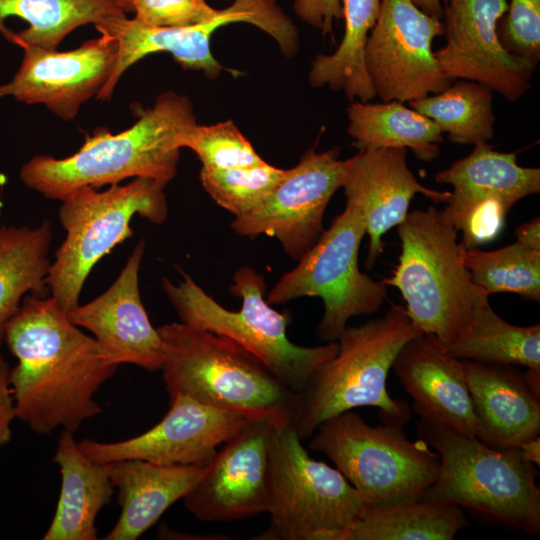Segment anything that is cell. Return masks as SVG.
<instances>
[{"label":"cell","mask_w":540,"mask_h":540,"mask_svg":"<svg viewBox=\"0 0 540 540\" xmlns=\"http://www.w3.org/2000/svg\"><path fill=\"white\" fill-rule=\"evenodd\" d=\"M3 341L17 359L9 374L16 418L33 432L74 433L101 412L95 395L120 364L52 296H25Z\"/></svg>","instance_id":"obj_1"},{"label":"cell","mask_w":540,"mask_h":540,"mask_svg":"<svg viewBox=\"0 0 540 540\" xmlns=\"http://www.w3.org/2000/svg\"><path fill=\"white\" fill-rule=\"evenodd\" d=\"M195 124L191 101L164 92L130 128L115 135L98 128L73 155L34 156L19 175L27 187L55 200L82 187L110 186L127 178L147 177L166 186L177 173L180 141Z\"/></svg>","instance_id":"obj_2"},{"label":"cell","mask_w":540,"mask_h":540,"mask_svg":"<svg viewBox=\"0 0 540 540\" xmlns=\"http://www.w3.org/2000/svg\"><path fill=\"white\" fill-rule=\"evenodd\" d=\"M163 380L170 397L236 411L250 419L293 424L299 394L232 339L184 322L157 328Z\"/></svg>","instance_id":"obj_3"},{"label":"cell","mask_w":540,"mask_h":540,"mask_svg":"<svg viewBox=\"0 0 540 540\" xmlns=\"http://www.w3.org/2000/svg\"><path fill=\"white\" fill-rule=\"evenodd\" d=\"M421 334L401 305L362 325L347 326L337 340V354L315 370L299 393L292 424L299 438L309 437L331 417L365 406L378 408L383 423L406 424L410 408L389 395L387 377L403 346Z\"/></svg>","instance_id":"obj_4"},{"label":"cell","mask_w":540,"mask_h":540,"mask_svg":"<svg viewBox=\"0 0 540 540\" xmlns=\"http://www.w3.org/2000/svg\"><path fill=\"white\" fill-rule=\"evenodd\" d=\"M420 440L438 454L439 473L417 499L453 504L532 535L540 533L535 465L519 448H495L420 417Z\"/></svg>","instance_id":"obj_5"},{"label":"cell","mask_w":540,"mask_h":540,"mask_svg":"<svg viewBox=\"0 0 540 540\" xmlns=\"http://www.w3.org/2000/svg\"><path fill=\"white\" fill-rule=\"evenodd\" d=\"M162 288L181 322L226 336L258 357L289 389L300 393L310 376L338 352L337 341L306 347L287 337L291 316L279 313L265 299L264 277L249 266L233 276L231 294L242 300L241 309L230 311L209 296L188 274Z\"/></svg>","instance_id":"obj_6"},{"label":"cell","mask_w":540,"mask_h":540,"mask_svg":"<svg viewBox=\"0 0 540 540\" xmlns=\"http://www.w3.org/2000/svg\"><path fill=\"white\" fill-rule=\"evenodd\" d=\"M457 233L433 206L408 212L398 225V264L382 280L399 290L413 326L434 335L444 347L466 326L475 290Z\"/></svg>","instance_id":"obj_7"},{"label":"cell","mask_w":540,"mask_h":540,"mask_svg":"<svg viewBox=\"0 0 540 540\" xmlns=\"http://www.w3.org/2000/svg\"><path fill=\"white\" fill-rule=\"evenodd\" d=\"M162 184L137 177L107 190L86 186L61 200L58 217L66 236L46 279L51 296L66 311L79 304L84 283L97 262L133 235L135 215L163 224L168 204Z\"/></svg>","instance_id":"obj_8"},{"label":"cell","mask_w":540,"mask_h":540,"mask_svg":"<svg viewBox=\"0 0 540 540\" xmlns=\"http://www.w3.org/2000/svg\"><path fill=\"white\" fill-rule=\"evenodd\" d=\"M315 432L309 448L335 464L365 506L417 499L438 476V454L424 441L407 438L403 426H370L349 410Z\"/></svg>","instance_id":"obj_9"},{"label":"cell","mask_w":540,"mask_h":540,"mask_svg":"<svg viewBox=\"0 0 540 540\" xmlns=\"http://www.w3.org/2000/svg\"><path fill=\"white\" fill-rule=\"evenodd\" d=\"M291 423L270 439L268 528L253 539L337 540L365 504L342 473L312 459Z\"/></svg>","instance_id":"obj_10"},{"label":"cell","mask_w":540,"mask_h":540,"mask_svg":"<svg viewBox=\"0 0 540 540\" xmlns=\"http://www.w3.org/2000/svg\"><path fill=\"white\" fill-rule=\"evenodd\" d=\"M366 234L364 217L350 204L324 230L315 245L286 272L268 293L269 304H285L300 297H319L324 314L317 337L337 341L350 318L379 310L387 285L358 267V253Z\"/></svg>","instance_id":"obj_11"},{"label":"cell","mask_w":540,"mask_h":540,"mask_svg":"<svg viewBox=\"0 0 540 540\" xmlns=\"http://www.w3.org/2000/svg\"><path fill=\"white\" fill-rule=\"evenodd\" d=\"M443 34V22L411 0H381L366 41L364 64L382 102H409L451 85L432 50L433 40Z\"/></svg>","instance_id":"obj_12"},{"label":"cell","mask_w":540,"mask_h":540,"mask_svg":"<svg viewBox=\"0 0 540 540\" xmlns=\"http://www.w3.org/2000/svg\"><path fill=\"white\" fill-rule=\"evenodd\" d=\"M435 181L453 188L441 212L462 232L460 242L468 250L494 240L514 204L540 192V168L520 166L516 153L498 152L480 143L438 172Z\"/></svg>","instance_id":"obj_13"},{"label":"cell","mask_w":540,"mask_h":540,"mask_svg":"<svg viewBox=\"0 0 540 540\" xmlns=\"http://www.w3.org/2000/svg\"><path fill=\"white\" fill-rule=\"evenodd\" d=\"M339 153L338 148L307 150L258 207L234 218L232 229L249 238L274 237L298 262L324 232L325 210L342 186L345 160L339 159Z\"/></svg>","instance_id":"obj_14"},{"label":"cell","mask_w":540,"mask_h":540,"mask_svg":"<svg viewBox=\"0 0 540 540\" xmlns=\"http://www.w3.org/2000/svg\"><path fill=\"white\" fill-rule=\"evenodd\" d=\"M508 0H448L443 11L445 44L434 51L443 74L480 83L510 102L530 89L536 65L509 53L497 27Z\"/></svg>","instance_id":"obj_15"},{"label":"cell","mask_w":540,"mask_h":540,"mask_svg":"<svg viewBox=\"0 0 540 540\" xmlns=\"http://www.w3.org/2000/svg\"><path fill=\"white\" fill-rule=\"evenodd\" d=\"M250 420L239 412L175 395L170 397V409L162 420L144 433L116 442L82 439L79 446L97 463L139 459L165 465H205L217 447Z\"/></svg>","instance_id":"obj_16"},{"label":"cell","mask_w":540,"mask_h":540,"mask_svg":"<svg viewBox=\"0 0 540 540\" xmlns=\"http://www.w3.org/2000/svg\"><path fill=\"white\" fill-rule=\"evenodd\" d=\"M274 424L252 419L217 450L183 498L190 513L204 522H227L267 512Z\"/></svg>","instance_id":"obj_17"},{"label":"cell","mask_w":540,"mask_h":540,"mask_svg":"<svg viewBox=\"0 0 540 540\" xmlns=\"http://www.w3.org/2000/svg\"><path fill=\"white\" fill-rule=\"evenodd\" d=\"M22 48L21 65L11 81L0 85V99L43 104L64 120L73 119L84 102L100 93L117 57V43L105 34L64 52Z\"/></svg>","instance_id":"obj_18"},{"label":"cell","mask_w":540,"mask_h":540,"mask_svg":"<svg viewBox=\"0 0 540 540\" xmlns=\"http://www.w3.org/2000/svg\"><path fill=\"white\" fill-rule=\"evenodd\" d=\"M406 154L404 148L366 149L345 160L341 187L346 204L357 207L364 217L369 237L368 270L384 251L383 236L404 221L416 194L444 204L451 196V192L420 184L407 165Z\"/></svg>","instance_id":"obj_19"},{"label":"cell","mask_w":540,"mask_h":540,"mask_svg":"<svg viewBox=\"0 0 540 540\" xmlns=\"http://www.w3.org/2000/svg\"><path fill=\"white\" fill-rule=\"evenodd\" d=\"M144 250V240H140L113 284L67 315L76 326L90 331L119 364L155 371L161 368L163 350L140 297L139 271Z\"/></svg>","instance_id":"obj_20"},{"label":"cell","mask_w":540,"mask_h":540,"mask_svg":"<svg viewBox=\"0 0 540 540\" xmlns=\"http://www.w3.org/2000/svg\"><path fill=\"white\" fill-rule=\"evenodd\" d=\"M392 368L420 417L476 437L477 421L462 360L448 354L434 335L423 333L407 342Z\"/></svg>","instance_id":"obj_21"},{"label":"cell","mask_w":540,"mask_h":540,"mask_svg":"<svg viewBox=\"0 0 540 540\" xmlns=\"http://www.w3.org/2000/svg\"><path fill=\"white\" fill-rule=\"evenodd\" d=\"M239 12L231 5L221 9L211 19L187 27H158L146 24L126 14L110 15L94 26L100 34L110 36L117 43V57L113 72L96 96L110 100L122 74L148 54L168 52L185 69L202 71L208 78H216L223 67L210 49L212 34L221 26L238 22Z\"/></svg>","instance_id":"obj_22"},{"label":"cell","mask_w":540,"mask_h":540,"mask_svg":"<svg viewBox=\"0 0 540 540\" xmlns=\"http://www.w3.org/2000/svg\"><path fill=\"white\" fill-rule=\"evenodd\" d=\"M477 421L476 437L495 448H518L540 434V396L514 365L462 360Z\"/></svg>","instance_id":"obj_23"},{"label":"cell","mask_w":540,"mask_h":540,"mask_svg":"<svg viewBox=\"0 0 540 540\" xmlns=\"http://www.w3.org/2000/svg\"><path fill=\"white\" fill-rule=\"evenodd\" d=\"M121 513L106 540H135L194 487L205 465H165L139 459L112 462Z\"/></svg>","instance_id":"obj_24"},{"label":"cell","mask_w":540,"mask_h":540,"mask_svg":"<svg viewBox=\"0 0 540 540\" xmlns=\"http://www.w3.org/2000/svg\"><path fill=\"white\" fill-rule=\"evenodd\" d=\"M54 462L59 466L61 489L44 540H95L96 517L114 493L110 463L91 460L74 439L62 430Z\"/></svg>","instance_id":"obj_25"},{"label":"cell","mask_w":540,"mask_h":540,"mask_svg":"<svg viewBox=\"0 0 540 540\" xmlns=\"http://www.w3.org/2000/svg\"><path fill=\"white\" fill-rule=\"evenodd\" d=\"M127 12L117 0H0V32L20 47L56 50L74 29Z\"/></svg>","instance_id":"obj_26"},{"label":"cell","mask_w":540,"mask_h":540,"mask_svg":"<svg viewBox=\"0 0 540 540\" xmlns=\"http://www.w3.org/2000/svg\"><path fill=\"white\" fill-rule=\"evenodd\" d=\"M489 295L475 285L470 318L445 347L460 360L540 368V325L517 326L495 313Z\"/></svg>","instance_id":"obj_27"},{"label":"cell","mask_w":540,"mask_h":540,"mask_svg":"<svg viewBox=\"0 0 540 540\" xmlns=\"http://www.w3.org/2000/svg\"><path fill=\"white\" fill-rule=\"evenodd\" d=\"M467 525L457 505L414 499L364 506L337 540H451Z\"/></svg>","instance_id":"obj_28"},{"label":"cell","mask_w":540,"mask_h":540,"mask_svg":"<svg viewBox=\"0 0 540 540\" xmlns=\"http://www.w3.org/2000/svg\"><path fill=\"white\" fill-rule=\"evenodd\" d=\"M348 134L358 150L410 149L421 161L437 158L443 133L428 117L399 101H352L347 108Z\"/></svg>","instance_id":"obj_29"},{"label":"cell","mask_w":540,"mask_h":540,"mask_svg":"<svg viewBox=\"0 0 540 540\" xmlns=\"http://www.w3.org/2000/svg\"><path fill=\"white\" fill-rule=\"evenodd\" d=\"M345 20L341 43L334 53L318 55L311 63L313 87L342 91L351 100L369 102L376 97L364 64L367 38L380 10L381 0H340Z\"/></svg>","instance_id":"obj_30"},{"label":"cell","mask_w":540,"mask_h":540,"mask_svg":"<svg viewBox=\"0 0 540 540\" xmlns=\"http://www.w3.org/2000/svg\"><path fill=\"white\" fill-rule=\"evenodd\" d=\"M52 225L0 227V346L7 322L24 295H39L47 288Z\"/></svg>","instance_id":"obj_31"},{"label":"cell","mask_w":540,"mask_h":540,"mask_svg":"<svg viewBox=\"0 0 540 540\" xmlns=\"http://www.w3.org/2000/svg\"><path fill=\"white\" fill-rule=\"evenodd\" d=\"M492 91L469 80L453 81L444 91L408 102L460 145L488 143L495 134Z\"/></svg>","instance_id":"obj_32"},{"label":"cell","mask_w":540,"mask_h":540,"mask_svg":"<svg viewBox=\"0 0 540 540\" xmlns=\"http://www.w3.org/2000/svg\"><path fill=\"white\" fill-rule=\"evenodd\" d=\"M464 258L472 283L489 296L514 293L540 302V251L515 242L493 251L468 249Z\"/></svg>","instance_id":"obj_33"},{"label":"cell","mask_w":540,"mask_h":540,"mask_svg":"<svg viewBox=\"0 0 540 540\" xmlns=\"http://www.w3.org/2000/svg\"><path fill=\"white\" fill-rule=\"evenodd\" d=\"M268 163L243 168H202L200 180L209 196L234 217L258 207L286 175Z\"/></svg>","instance_id":"obj_34"},{"label":"cell","mask_w":540,"mask_h":540,"mask_svg":"<svg viewBox=\"0 0 540 540\" xmlns=\"http://www.w3.org/2000/svg\"><path fill=\"white\" fill-rule=\"evenodd\" d=\"M180 147L194 151L202 168L207 169L243 168L265 163L231 120L213 125L195 124L182 137Z\"/></svg>","instance_id":"obj_35"},{"label":"cell","mask_w":540,"mask_h":540,"mask_svg":"<svg viewBox=\"0 0 540 540\" xmlns=\"http://www.w3.org/2000/svg\"><path fill=\"white\" fill-rule=\"evenodd\" d=\"M497 32L505 49L537 66L540 59V0H510Z\"/></svg>","instance_id":"obj_36"},{"label":"cell","mask_w":540,"mask_h":540,"mask_svg":"<svg viewBox=\"0 0 540 540\" xmlns=\"http://www.w3.org/2000/svg\"><path fill=\"white\" fill-rule=\"evenodd\" d=\"M136 19L158 27H187L213 18L218 9L205 0H132Z\"/></svg>","instance_id":"obj_37"},{"label":"cell","mask_w":540,"mask_h":540,"mask_svg":"<svg viewBox=\"0 0 540 540\" xmlns=\"http://www.w3.org/2000/svg\"><path fill=\"white\" fill-rule=\"evenodd\" d=\"M294 6L302 19L321 29L323 34L331 32L333 19H343L340 0H295Z\"/></svg>","instance_id":"obj_38"},{"label":"cell","mask_w":540,"mask_h":540,"mask_svg":"<svg viewBox=\"0 0 540 540\" xmlns=\"http://www.w3.org/2000/svg\"><path fill=\"white\" fill-rule=\"evenodd\" d=\"M11 367L0 355V450L12 438V422L16 418L14 399L9 381Z\"/></svg>","instance_id":"obj_39"},{"label":"cell","mask_w":540,"mask_h":540,"mask_svg":"<svg viewBox=\"0 0 540 540\" xmlns=\"http://www.w3.org/2000/svg\"><path fill=\"white\" fill-rule=\"evenodd\" d=\"M517 243L525 248L540 251V219L535 217L516 228Z\"/></svg>","instance_id":"obj_40"},{"label":"cell","mask_w":540,"mask_h":540,"mask_svg":"<svg viewBox=\"0 0 540 540\" xmlns=\"http://www.w3.org/2000/svg\"><path fill=\"white\" fill-rule=\"evenodd\" d=\"M522 457L533 465H540V438L539 436L522 443L519 447Z\"/></svg>","instance_id":"obj_41"},{"label":"cell","mask_w":540,"mask_h":540,"mask_svg":"<svg viewBox=\"0 0 540 540\" xmlns=\"http://www.w3.org/2000/svg\"><path fill=\"white\" fill-rule=\"evenodd\" d=\"M420 10L426 14L442 19L444 8L442 6L443 0H411Z\"/></svg>","instance_id":"obj_42"},{"label":"cell","mask_w":540,"mask_h":540,"mask_svg":"<svg viewBox=\"0 0 540 540\" xmlns=\"http://www.w3.org/2000/svg\"><path fill=\"white\" fill-rule=\"evenodd\" d=\"M524 375L531 390L540 396V368H527Z\"/></svg>","instance_id":"obj_43"},{"label":"cell","mask_w":540,"mask_h":540,"mask_svg":"<svg viewBox=\"0 0 540 540\" xmlns=\"http://www.w3.org/2000/svg\"><path fill=\"white\" fill-rule=\"evenodd\" d=\"M119 1L120 3H122L127 9L129 12H132V0H117Z\"/></svg>","instance_id":"obj_44"}]
</instances>
